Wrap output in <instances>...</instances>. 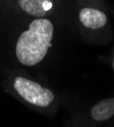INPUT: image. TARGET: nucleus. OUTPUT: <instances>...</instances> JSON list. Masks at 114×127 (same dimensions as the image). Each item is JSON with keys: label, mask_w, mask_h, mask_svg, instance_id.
Segmentation results:
<instances>
[{"label": "nucleus", "mask_w": 114, "mask_h": 127, "mask_svg": "<svg viewBox=\"0 0 114 127\" xmlns=\"http://www.w3.org/2000/svg\"><path fill=\"white\" fill-rule=\"evenodd\" d=\"M54 28L47 18H36L19 36L15 46L18 61L26 66H34L42 61L51 47Z\"/></svg>", "instance_id": "nucleus-1"}, {"label": "nucleus", "mask_w": 114, "mask_h": 127, "mask_svg": "<svg viewBox=\"0 0 114 127\" xmlns=\"http://www.w3.org/2000/svg\"><path fill=\"white\" fill-rule=\"evenodd\" d=\"M13 88L17 94L28 103L37 107H47L54 100V94L38 82L22 76L14 79Z\"/></svg>", "instance_id": "nucleus-2"}, {"label": "nucleus", "mask_w": 114, "mask_h": 127, "mask_svg": "<svg viewBox=\"0 0 114 127\" xmlns=\"http://www.w3.org/2000/svg\"><path fill=\"white\" fill-rule=\"evenodd\" d=\"M80 23L88 29L97 30L103 28L107 23V16L105 13L95 8H82L79 12Z\"/></svg>", "instance_id": "nucleus-3"}, {"label": "nucleus", "mask_w": 114, "mask_h": 127, "mask_svg": "<svg viewBox=\"0 0 114 127\" xmlns=\"http://www.w3.org/2000/svg\"><path fill=\"white\" fill-rule=\"evenodd\" d=\"M17 2L26 13L37 18H43L52 8L50 0H17Z\"/></svg>", "instance_id": "nucleus-4"}, {"label": "nucleus", "mask_w": 114, "mask_h": 127, "mask_svg": "<svg viewBox=\"0 0 114 127\" xmlns=\"http://www.w3.org/2000/svg\"><path fill=\"white\" fill-rule=\"evenodd\" d=\"M92 117L97 121H104L114 115V98L106 99L99 102L91 111Z\"/></svg>", "instance_id": "nucleus-5"}, {"label": "nucleus", "mask_w": 114, "mask_h": 127, "mask_svg": "<svg viewBox=\"0 0 114 127\" xmlns=\"http://www.w3.org/2000/svg\"><path fill=\"white\" fill-rule=\"evenodd\" d=\"M113 67H114V60H113Z\"/></svg>", "instance_id": "nucleus-6"}]
</instances>
